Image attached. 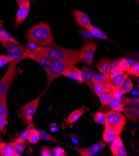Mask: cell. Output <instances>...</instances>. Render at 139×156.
<instances>
[{"label": "cell", "instance_id": "cell-49", "mask_svg": "<svg viewBox=\"0 0 139 156\" xmlns=\"http://www.w3.org/2000/svg\"><path fill=\"white\" fill-rule=\"evenodd\" d=\"M137 1H138V0H137Z\"/></svg>", "mask_w": 139, "mask_h": 156}, {"label": "cell", "instance_id": "cell-18", "mask_svg": "<svg viewBox=\"0 0 139 156\" xmlns=\"http://www.w3.org/2000/svg\"><path fill=\"white\" fill-rule=\"evenodd\" d=\"M96 68L101 73L109 77L111 69V60L108 58L101 60L97 64Z\"/></svg>", "mask_w": 139, "mask_h": 156}, {"label": "cell", "instance_id": "cell-10", "mask_svg": "<svg viewBox=\"0 0 139 156\" xmlns=\"http://www.w3.org/2000/svg\"><path fill=\"white\" fill-rule=\"evenodd\" d=\"M89 110L87 107L85 106H82V108L72 112L66 119H64L63 123V128H72L73 124L81 118V117L82 116L83 114H84L86 112H88Z\"/></svg>", "mask_w": 139, "mask_h": 156}, {"label": "cell", "instance_id": "cell-41", "mask_svg": "<svg viewBox=\"0 0 139 156\" xmlns=\"http://www.w3.org/2000/svg\"><path fill=\"white\" fill-rule=\"evenodd\" d=\"M8 124L7 118L0 115V132H5V128Z\"/></svg>", "mask_w": 139, "mask_h": 156}, {"label": "cell", "instance_id": "cell-34", "mask_svg": "<svg viewBox=\"0 0 139 156\" xmlns=\"http://www.w3.org/2000/svg\"><path fill=\"white\" fill-rule=\"evenodd\" d=\"M94 121L97 124H104L105 121V113L102 111H98L94 116Z\"/></svg>", "mask_w": 139, "mask_h": 156}, {"label": "cell", "instance_id": "cell-20", "mask_svg": "<svg viewBox=\"0 0 139 156\" xmlns=\"http://www.w3.org/2000/svg\"><path fill=\"white\" fill-rule=\"evenodd\" d=\"M127 76V73L126 72H123L114 77L109 78V83L112 85V87L120 89V88L121 87L123 82H124Z\"/></svg>", "mask_w": 139, "mask_h": 156}, {"label": "cell", "instance_id": "cell-14", "mask_svg": "<svg viewBox=\"0 0 139 156\" xmlns=\"http://www.w3.org/2000/svg\"><path fill=\"white\" fill-rule=\"evenodd\" d=\"M74 14L76 23H78V26L81 28L87 29L89 26L92 24L87 14L81 11L75 9L74 10Z\"/></svg>", "mask_w": 139, "mask_h": 156}, {"label": "cell", "instance_id": "cell-5", "mask_svg": "<svg viewBox=\"0 0 139 156\" xmlns=\"http://www.w3.org/2000/svg\"><path fill=\"white\" fill-rule=\"evenodd\" d=\"M10 64L2 79L0 80V98L6 96L11 86L17 76V65L18 60H10Z\"/></svg>", "mask_w": 139, "mask_h": 156}, {"label": "cell", "instance_id": "cell-32", "mask_svg": "<svg viewBox=\"0 0 139 156\" xmlns=\"http://www.w3.org/2000/svg\"><path fill=\"white\" fill-rule=\"evenodd\" d=\"M123 72H128L130 69L129 62L126 58H122L117 62V65Z\"/></svg>", "mask_w": 139, "mask_h": 156}, {"label": "cell", "instance_id": "cell-39", "mask_svg": "<svg viewBox=\"0 0 139 156\" xmlns=\"http://www.w3.org/2000/svg\"><path fill=\"white\" fill-rule=\"evenodd\" d=\"M53 155L55 156H64L66 155V152L63 148L59 147H55L53 148Z\"/></svg>", "mask_w": 139, "mask_h": 156}, {"label": "cell", "instance_id": "cell-30", "mask_svg": "<svg viewBox=\"0 0 139 156\" xmlns=\"http://www.w3.org/2000/svg\"><path fill=\"white\" fill-rule=\"evenodd\" d=\"M0 115L6 118L8 116V107L6 96H4L0 98Z\"/></svg>", "mask_w": 139, "mask_h": 156}, {"label": "cell", "instance_id": "cell-25", "mask_svg": "<svg viewBox=\"0 0 139 156\" xmlns=\"http://www.w3.org/2000/svg\"><path fill=\"white\" fill-rule=\"evenodd\" d=\"M27 139L30 144L34 145L38 144V143L39 141L40 137L39 132L37 129L34 128L33 126L31 128Z\"/></svg>", "mask_w": 139, "mask_h": 156}, {"label": "cell", "instance_id": "cell-22", "mask_svg": "<svg viewBox=\"0 0 139 156\" xmlns=\"http://www.w3.org/2000/svg\"><path fill=\"white\" fill-rule=\"evenodd\" d=\"M87 30H89V32L94 37L100 39H103V40H107V41H110V39L108 38L107 36L103 32L102 30L100 29L97 28V27L94 26V25L91 24L89 26L87 29Z\"/></svg>", "mask_w": 139, "mask_h": 156}, {"label": "cell", "instance_id": "cell-26", "mask_svg": "<svg viewBox=\"0 0 139 156\" xmlns=\"http://www.w3.org/2000/svg\"><path fill=\"white\" fill-rule=\"evenodd\" d=\"M38 132H39V137H40V139L41 140H43V141H50V142H53V143H58V144H63V145H64V146H67L66 144H65L64 143H62L61 141H59V140H57V139H56L54 137H53V136L49 134L48 133H46L42 130H38ZM69 147V146H68Z\"/></svg>", "mask_w": 139, "mask_h": 156}, {"label": "cell", "instance_id": "cell-15", "mask_svg": "<svg viewBox=\"0 0 139 156\" xmlns=\"http://www.w3.org/2000/svg\"><path fill=\"white\" fill-rule=\"evenodd\" d=\"M122 129L111 127H105L103 133V140L107 143H111L122 133Z\"/></svg>", "mask_w": 139, "mask_h": 156}, {"label": "cell", "instance_id": "cell-29", "mask_svg": "<svg viewBox=\"0 0 139 156\" xmlns=\"http://www.w3.org/2000/svg\"><path fill=\"white\" fill-rule=\"evenodd\" d=\"M133 87H134V85L131 79L129 77L127 76V79H126L124 82H123V83L122 84V85L121 86L119 90L122 94L124 95L131 91L133 89Z\"/></svg>", "mask_w": 139, "mask_h": 156}, {"label": "cell", "instance_id": "cell-16", "mask_svg": "<svg viewBox=\"0 0 139 156\" xmlns=\"http://www.w3.org/2000/svg\"><path fill=\"white\" fill-rule=\"evenodd\" d=\"M81 75H82V79L83 82H84L87 87L90 89V90L93 91V83L92 82V76H93L96 72L94 70L90 69L89 67L86 66H83L82 69L81 70Z\"/></svg>", "mask_w": 139, "mask_h": 156}, {"label": "cell", "instance_id": "cell-43", "mask_svg": "<svg viewBox=\"0 0 139 156\" xmlns=\"http://www.w3.org/2000/svg\"><path fill=\"white\" fill-rule=\"evenodd\" d=\"M41 154L42 156H52L53 152L48 146H43L41 148Z\"/></svg>", "mask_w": 139, "mask_h": 156}, {"label": "cell", "instance_id": "cell-11", "mask_svg": "<svg viewBox=\"0 0 139 156\" xmlns=\"http://www.w3.org/2000/svg\"><path fill=\"white\" fill-rule=\"evenodd\" d=\"M107 143L105 142L104 140L97 142V143L92 146L82 149H78L77 151L82 156H93L99 152H100L102 149L107 147Z\"/></svg>", "mask_w": 139, "mask_h": 156}, {"label": "cell", "instance_id": "cell-17", "mask_svg": "<svg viewBox=\"0 0 139 156\" xmlns=\"http://www.w3.org/2000/svg\"><path fill=\"white\" fill-rule=\"evenodd\" d=\"M63 75L67 78H69V79L78 81L81 84L83 83L81 70L75 67V66H71L68 68L66 70L64 71V72L63 73Z\"/></svg>", "mask_w": 139, "mask_h": 156}, {"label": "cell", "instance_id": "cell-44", "mask_svg": "<svg viewBox=\"0 0 139 156\" xmlns=\"http://www.w3.org/2000/svg\"><path fill=\"white\" fill-rule=\"evenodd\" d=\"M9 62V58L8 55H0V67H2Z\"/></svg>", "mask_w": 139, "mask_h": 156}, {"label": "cell", "instance_id": "cell-35", "mask_svg": "<svg viewBox=\"0 0 139 156\" xmlns=\"http://www.w3.org/2000/svg\"><path fill=\"white\" fill-rule=\"evenodd\" d=\"M123 106L127 105H138V98H127L123 97L121 101Z\"/></svg>", "mask_w": 139, "mask_h": 156}, {"label": "cell", "instance_id": "cell-12", "mask_svg": "<svg viewBox=\"0 0 139 156\" xmlns=\"http://www.w3.org/2000/svg\"><path fill=\"white\" fill-rule=\"evenodd\" d=\"M30 10V1H27L19 6L17 11L16 20H15L14 27L17 28L27 18Z\"/></svg>", "mask_w": 139, "mask_h": 156}, {"label": "cell", "instance_id": "cell-27", "mask_svg": "<svg viewBox=\"0 0 139 156\" xmlns=\"http://www.w3.org/2000/svg\"><path fill=\"white\" fill-rule=\"evenodd\" d=\"M0 42H13L18 43V42L6 30L3 29L2 27H0Z\"/></svg>", "mask_w": 139, "mask_h": 156}, {"label": "cell", "instance_id": "cell-24", "mask_svg": "<svg viewBox=\"0 0 139 156\" xmlns=\"http://www.w3.org/2000/svg\"><path fill=\"white\" fill-rule=\"evenodd\" d=\"M107 106L110 108V110L119 112H122L123 108L124 106L120 101L115 99L113 97H112L109 101L108 102Z\"/></svg>", "mask_w": 139, "mask_h": 156}, {"label": "cell", "instance_id": "cell-4", "mask_svg": "<svg viewBox=\"0 0 139 156\" xmlns=\"http://www.w3.org/2000/svg\"><path fill=\"white\" fill-rule=\"evenodd\" d=\"M41 97L39 96L27 104L20 105L18 114L21 119L22 126L33 124V117L37 111Z\"/></svg>", "mask_w": 139, "mask_h": 156}, {"label": "cell", "instance_id": "cell-36", "mask_svg": "<svg viewBox=\"0 0 139 156\" xmlns=\"http://www.w3.org/2000/svg\"><path fill=\"white\" fill-rule=\"evenodd\" d=\"M128 75H133L135 76H139V63L137 62L136 63L134 64L131 67L129 72L127 73Z\"/></svg>", "mask_w": 139, "mask_h": 156}, {"label": "cell", "instance_id": "cell-37", "mask_svg": "<svg viewBox=\"0 0 139 156\" xmlns=\"http://www.w3.org/2000/svg\"><path fill=\"white\" fill-rule=\"evenodd\" d=\"M122 73H123V72H122V70L117 66H113L111 67L109 77L112 78L117 75L121 74Z\"/></svg>", "mask_w": 139, "mask_h": 156}, {"label": "cell", "instance_id": "cell-7", "mask_svg": "<svg viewBox=\"0 0 139 156\" xmlns=\"http://www.w3.org/2000/svg\"><path fill=\"white\" fill-rule=\"evenodd\" d=\"M105 121L104 125L105 127H111L122 129L127 123V119L122 113L119 112L108 110L105 113Z\"/></svg>", "mask_w": 139, "mask_h": 156}, {"label": "cell", "instance_id": "cell-13", "mask_svg": "<svg viewBox=\"0 0 139 156\" xmlns=\"http://www.w3.org/2000/svg\"><path fill=\"white\" fill-rule=\"evenodd\" d=\"M122 112L125 116L130 121L138 122L139 119V106L138 105H127L123 108Z\"/></svg>", "mask_w": 139, "mask_h": 156}, {"label": "cell", "instance_id": "cell-42", "mask_svg": "<svg viewBox=\"0 0 139 156\" xmlns=\"http://www.w3.org/2000/svg\"><path fill=\"white\" fill-rule=\"evenodd\" d=\"M114 155H115V156H127V155L126 149L124 145H123V144L116 151Z\"/></svg>", "mask_w": 139, "mask_h": 156}, {"label": "cell", "instance_id": "cell-9", "mask_svg": "<svg viewBox=\"0 0 139 156\" xmlns=\"http://www.w3.org/2000/svg\"><path fill=\"white\" fill-rule=\"evenodd\" d=\"M27 58H31L37 63L45 70V72L48 71L49 67H50L52 62L49 60L44 54L35 50L29 49V51L27 55Z\"/></svg>", "mask_w": 139, "mask_h": 156}, {"label": "cell", "instance_id": "cell-1", "mask_svg": "<svg viewBox=\"0 0 139 156\" xmlns=\"http://www.w3.org/2000/svg\"><path fill=\"white\" fill-rule=\"evenodd\" d=\"M80 61L81 60L79 55V50L75 49L67 58L53 62L48 71L46 72V75H47V82H46L44 90L40 96L42 97L46 94L53 82L57 78L63 76V73L65 70L71 66H74L79 64Z\"/></svg>", "mask_w": 139, "mask_h": 156}, {"label": "cell", "instance_id": "cell-8", "mask_svg": "<svg viewBox=\"0 0 139 156\" xmlns=\"http://www.w3.org/2000/svg\"><path fill=\"white\" fill-rule=\"evenodd\" d=\"M97 49V45L93 42H86L79 50L81 60L90 67L93 66V59Z\"/></svg>", "mask_w": 139, "mask_h": 156}, {"label": "cell", "instance_id": "cell-47", "mask_svg": "<svg viewBox=\"0 0 139 156\" xmlns=\"http://www.w3.org/2000/svg\"><path fill=\"white\" fill-rule=\"evenodd\" d=\"M3 140H2V136H1V133H0V143L2 142Z\"/></svg>", "mask_w": 139, "mask_h": 156}, {"label": "cell", "instance_id": "cell-19", "mask_svg": "<svg viewBox=\"0 0 139 156\" xmlns=\"http://www.w3.org/2000/svg\"><path fill=\"white\" fill-rule=\"evenodd\" d=\"M0 155L1 156H16L14 150L13 142L0 143Z\"/></svg>", "mask_w": 139, "mask_h": 156}, {"label": "cell", "instance_id": "cell-48", "mask_svg": "<svg viewBox=\"0 0 139 156\" xmlns=\"http://www.w3.org/2000/svg\"><path fill=\"white\" fill-rule=\"evenodd\" d=\"M2 26H3L2 22V21H0V27H2Z\"/></svg>", "mask_w": 139, "mask_h": 156}, {"label": "cell", "instance_id": "cell-31", "mask_svg": "<svg viewBox=\"0 0 139 156\" xmlns=\"http://www.w3.org/2000/svg\"><path fill=\"white\" fill-rule=\"evenodd\" d=\"M112 97V89L108 90L107 91L104 93L103 94L99 96V101L102 106H106Z\"/></svg>", "mask_w": 139, "mask_h": 156}, {"label": "cell", "instance_id": "cell-3", "mask_svg": "<svg viewBox=\"0 0 139 156\" xmlns=\"http://www.w3.org/2000/svg\"><path fill=\"white\" fill-rule=\"evenodd\" d=\"M33 49L44 54L52 62L67 58L75 50L62 48L54 43L46 47H36Z\"/></svg>", "mask_w": 139, "mask_h": 156}, {"label": "cell", "instance_id": "cell-6", "mask_svg": "<svg viewBox=\"0 0 139 156\" xmlns=\"http://www.w3.org/2000/svg\"><path fill=\"white\" fill-rule=\"evenodd\" d=\"M2 44L7 51L9 61L14 60L21 62L22 60L27 58V55L29 49H27L23 45H21L19 42H2Z\"/></svg>", "mask_w": 139, "mask_h": 156}, {"label": "cell", "instance_id": "cell-40", "mask_svg": "<svg viewBox=\"0 0 139 156\" xmlns=\"http://www.w3.org/2000/svg\"><path fill=\"white\" fill-rule=\"evenodd\" d=\"M112 97L121 101L123 96L119 89L112 87Z\"/></svg>", "mask_w": 139, "mask_h": 156}, {"label": "cell", "instance_id": "cell-23", "mask_svg": "<svg viewBox=\"0 0 139 156\" xmlns=\"http://www.w3.org/2000/svg\"><path fill=\"white\" fill-rule=\"evenodd\" d=\"M112 85L109 83H96L93 84V91L99 97L104 93L112 89Z\"/></svg>", "mask_w": 139, "mask_h": 156}, {"label": "cell", "instance_id": "cell-38", "mask_svg": "<svg viewBox=\"0 0 139 156\" xmlns=\"http://www.w3.org/2000/svg\"><path fill=\"white\" fill-rule=\"evenodd\" d=\"M33 124H31V125H28L27 128L22 133L20 134V136H18V139H20V140H22V141H26V140L27 139V136H28V134H29V130L31 129V128Z\"/></svg>", "mask_w": 139, "mask_h": 156}, {"label": "cell", "instance_id": "cell-2", "mask_svg": "<svg viewBox=\"0 0 139 156\" xmlns=\"http://www.w3.org/2000/svg\"><path fill=\"white\" fill-rule=\"evenodd\" d=\"M29 44L36 47H46L53 43V35L49 25L47 22L39 23L31 27L26 34Z\"/></svg>", "mask_w": 139, "mask_h": 156}, {"label": "cell", "instance_id": "cell-45", "mask_svg": "<svg viewBox=\"0 0 139 156\" xmlns=\"http://www.w3.org/2000/svg\"><path fill=\"white\" fill-rule=\"evenodd\" d=\"M50 128L53 132H55V131H57V127L56 126V124H50Z\"/></svg>", "mask_w": 139, "mask_h": 156}, {"label": "cell", "instance_id": "cell-33", "mask_svg": "<svg viewBox=\"0 0 139 156\" xmlns=\"http://www.w3.org/2000/svg\"><path fill=\"white\" fill-rule=\"evenodd\" d=\"M111 143V144L110 146V148H111V152L113 154V155H114L116 151L123 144L122 140L121 137H120V136L117 137Z\"/></svg>", "mask_w": 139, "mask_h": 156}, {"label": "cell", "instance_id": "cell-21", "mask_svg": "<svg viewBox=\"0 0 139 156\" xmlns=\"http://www.w3.org/2000/svg\"><path fill=\"white\" fill-rule=\"evenodd\" d=\"M12 142L13 144L14 150V152L16 156L22 155L26 147V141H22V140H20L16 138Z\"/></svg>", "mask_w": 139, "mask_h": 156}, {"label": "cell", "instance_id": "cell-28", "mask_svg": "<svg viewBox=\"0 0 139 156\" xmlns=\"http://www.w3.org/2000/svg\"><path fill=\"white\" fill-rule=\"evenodd\" d=\"M92 82L96 83H109V78L102 73H95L92 76Z\"/></svg>", "mask_w": 139, "mask_h": 156}, {"label": "cell", "instance_id": "cell-46", "mask_svg": "<svg viewBox=\"0 0 139 156\" xmlns=\"http://www.w3.org/2000/svg\"><path fill=\"white\" fill-rule=\"evenodd\" d=\"M16 1L17 4L18 5V6H20V5L24 3V2H27V1H30V0H16Z\"/></svg>", "mask_w": 139, "mask_h": 156}]
</instances>
